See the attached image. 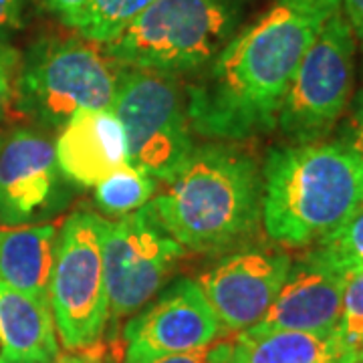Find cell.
<instances>
[{
  "label": "cell",
  "mask_w": 363,
  "mask_h": 363,
  "mask_svg": "<svg viewBox=\"0 0 363 363\" xmlns=\"http://www.w3.org/2000/svg\"><path fill=\"white\" fill-rule=\"evenodd\" d=\"M339 9V0H274L186 87L192 131L216 140H247L274 130L303 55Z\"/></svg>",
  "instance_id": "cell-1"
},
{
  "label": "cell",
  "mask_w": 363,
  "mask_h": 363,
  "mask_svg": "<svg viewBox=\"0 0 363 363\" xmlns=\"http://www.w3.org/2000/svg\"><path fill=\"white\" fill-rule=\"evenodd\" d=\"M260 176V222L281 247L319 245L363 206V160L337 140L274 147Z\"/></svg>",
  "instance_id": "cell-2"
},
{
  "label": "cell",
  "mask_w": 363,
  "mask_h": 363,
  "mask_svg": "<svg viewBox=\"0 0 363 363\" xmlns=\"http://www.w3.org/2000/svg\"><path fill=\"white\" fill-rule=\"evenodd\" d=\"M145 206L184 248L214 255L245 245L262 220V176L245 152L202 145Z\"/></svg>",
  "instance_id": "cell-3"
},
{
  "label": "cell",
  "mask_w": 363,
  "mask_h": 363,
  "mask_svg": "<svg viewBox=\"0 0 363 363\" xmlns=\"http://www.w3.org/2000/svg\"><path fill=\"white\" fill-rule=\"evenodd\" d=\"M238 18L236 0H154L104 51L121 69L176 77L210 65Z\"/></svg>",
  "instance_id": "cell-4"
},
{
  "label": "cell",
  "mask_w": 363,
  "mask_h": 363,
  "mask_svg": "<svg viewBox=\"0 0 363 363\" xmlns=\"http://www.w3.org/2000/svg\"><path fill=\"white\" fill-rule=\"evenodd\" d=\"M121 69L87 39H40L14 85L16 107L47 130H63L81 109H111Z\"/></svg>",
  "instance_id": "cell-5"
},
{
  "label": "cell",
  "mask_w": 363,
  "mask_h": 363,
  "mask_svg": "<svg viewBox=\"0 0 363 363\" xmlns=\"http://www.w3.org/2000/svg\"><path fill=\"white\" fill-rule=\"evenodd\" d=\"M111 111L125 131L131 166L156 182L176 180L196 150L176 77L121 69Z\"/></svg>",
  "instance_id": "cell-6"
},
{
  "label": "cell",
  "mask_w": 363,
  "mask_h": 363,
  "mask_svg": "<svg viewBox=\"0 0 363 363\" xmlns=\"http://www.w3.org/2000/svg\"><path fill=\"white\" fill-rule=\"evenodd\" d=\"M57 335L67 350L93 347L109 321L104 271V218L71 214L57 234L49 283Z\"/></svg>",
  "instance_id": "cell-7"
},
{
  "label": "cell",
  "mask_w": 363,
  "mask_h": 363,
  "mask_svg": "<svg viewBox=\"0 0 363 363\" xmlns=\"http://www.w3.org/2000/svg\"><path fill=\"white\" fill-rule=\"evenodd\" d=\"M355 40L350 21L339 9L303 55L277 116V128L291 143L321 142L347 111Z\"/></svg>",
  "instance_id": "cell-8"
},
{
  "label": "cell",
  "mask_w": 363,
  "mask_h": 363,
  "mask_svg": "<svg viewBox=\"0 0 363 363\" xmlns=\"http://www.w3.org/2000/svg\"><path fill=\"white\" fill-rule=\"evenodd\" d=\"M182 255L184 247L157 224L147 206L116 222L104 220L109 321L117 323L145 307Z\"/></svg>",
  "instance_id": "cell-9"
},
{
  "label": "cell",
  "mask_w": 363,
  "mask_h": 363,
  "mask_svg": "<svg viewBox=\"0 0 363 363\" xmlns=\"http://www.w3.org/2000/svg\"><path fill=\"white\" fill-rule=\"evenodd\" d=\"M220 333L200 285L192 279H178L125 325V363H150L202 350Z\"/></svg>",
  "instance_id": "cell-10"
},
{
  "label": "cell",
  "mask_w": 363,
  "mask_h": 363,
  "mask_svg": "<svg viewBox=\"0 0 363 363\" xmlns=\"http://www.w3.org/2000/svg\"><path fill=\"white\" fill-rule=\"evenodd\" d=\"M65 176L55 143L35 130H16L0 147V224L26 226L65 204Z\"/></svg>",
  "instance_id": "cell-11"
},
{
  "label": "cell",
  "mask_w": 363,
  "mask_h": 363,
  "mask_svg": "<svg viewBox=\"0 0 363 363\" xmlns=\"http://www.w3.org/2000/svg\"><path fill=\"white\" fill-rule=\"evenodd\" d=\"M291 262L283 250L250 247L208 269L198 285L220 323V331H245L259 323L285 283Z\"/></svg>",
  "instance_id": "cell-12"
},
{
  "label": "cell",
  "mask_w": 363,
  "mask_h": 363,
  "mask_svg": "<svg viewBox=\"0 0 363 363\" xmlns=\"http://www.w3.org/2000/svg\"><path fill=\"white\" fill-rule=\"evenodd\" d=\"M343 283L345 272L309 250L291 262L285 283L269 311L248 329L331 333L337 329L341 317Z\"/></svg>",
  "instance_id": "cell-13"
},
{
  "label": "cell",
  "mask_w": 363,
  "mask_h": 363,
  "mask_svg": "<svg viewBox=\"0 0 363 363\" xmlns=\"http://www.w3.org/2000/svg\"><path fill=\"white\" fill-rule=\"evenodd\" d=\"M55 154L67 180L85 188L130 164L125 131L111 109L77 111L57 138Z\"/></svg>",
  "instance_id": "cell-14"
},
{
  "label": "cell",
  "mask_w": 363,
  "mask_h": 363,
  "mask_svg": "<svg viewBox=\"0 0 363 363\" xmlns=\"http://www.w3.org/2000/svg\"><path fill=\"white\" fill-rule=\"evenodd\" d=\"M57 329L47 297H33L0 283V362L52 363Z\"/></svg>",
  "instance_id": "cell-15"
},
{
  "label": "cell",
  "mask_w": 363,
  "mask_h": 363,
  "mask_svg": "<svg viewBox=\"0 0 363 363\" xmlns=\"http://www.w3.org/2000/svg\"><path fill=\"white\" fill-rule=\"evenodd\" d=\"M226 363H363V357L339 337L337 329L331 333L245 329Z\"/></svg>",
  "instance_id": "cell-16"
},
{
  "label": "cell",
  "mask_w": 363,
  "mask_h": 363,
  "mask_svg": "<svg viewBox=\"0 0 363 363\" xmlns=\"http://www.w3.org/2000/svg\"><path fill=\"white\" fill-rule=\"evenodd\" d=\"M57 234L52 224L4 226L0 230V283L49 298Z\"/></svg>",
  "instance_id": "cell-17"
},
{
  "label": "cell",
  "mask_w": 363,
  "mask_h": 363,
  "mask_svg": "<svg viewBox=\"0 0 363 363\" xmlns=\"http://www.w3.org/2000/svg\"><path fill=\"white\" fill-rule=\"evenodd\" d=\"M157 182L131 164L95 186V202L109 216H125L143 208L156 194Z\"/></svg>",
  "instance_id": "cell-18"
},
{
  "label": "cell",
  "mask_w": 363,
  "mask_h": 363,
  "mask_svg": "<svg viewBox=\"0 0 363 363\" xmlns=\"http://www.w3.org/2000/svg\"><path fill=\"white\" fill-rule=\"evenodd\" d=\"M154 0H89L77 30L83 39L107 45Z\"/></svg>",
  "instance_id": "cell-19"
},
{
  "label": "cell",
  "mask_w": 363,
  "mask_h": 363,
  "mask_svg": "<svg viewBox=\"0 0 363 363\" xmlns=\"http://www.w3.org/2000/svg\"><path fill=\"white\" fill-rule=\"evenodd\" d=\"M313 250L343 272L363 269V206Z\"/></svg>",
  "instance_id": "cell-20"
},
{
  "label": "cell",
  "mask_w": 363,
  "mask_h": 363,
  "mask_svg": "<svg viewBox=\"0 0 363 363\" xmlns=\"http://www.w3.org/2000/svg\"><path fill=\"white\" fill-rule=\"evenodd\" d=\"M337 333L363 357V269L345 272Z\"/></svg>",
  "instance_id": "cell-21"
},
{
  "label": "cell",
  "mask_w": 363,
  "mask_h": 363,
  "mask_svg": "<svg viewBox=\"0 0 363 363\" xmlns=\"http://www.w3.org/2000/svg\"><path fill=\"white\" fill-rule=\"evenodd\" d=\"M18 69H21V52L6 43H0V119L13 104Z\"/></svg>",
  "instance_id": "cell-22"
},
{
  "label": "cell",
  "mask_w": 363,
  "mask_h": 363,
  "mask_svg": "<svg viewBox=\"0 0 363 363\" xmlns=\"http://www.w3.org/2000/svg\"><path fill=\"white\" fill-rule=\"evenodd\" d=\"M347 107H350V113L339 125L337 142L350 147L355 156L363 160V89L355 95L353 104Z\"/></svg>",
  "instance_id": "cell-23"
},
{
  "label": "cell",
  "mask_w": 363,
  "mask_h": 363,
  "mask_svg": "<svg viewBox=\"0 0 363 363\" xmlns=\"http://www.w3.org/2000/svg\"><path fill=\"white\" fill-rule=\"evenodd\" d=\"M230 350H233V343L222 341V343H210L202 350L160 357L156 362L150 363H226L230 357Z\"/></svg>",
  "instance_id": "cell-24"
},
{
  "label": "cell",
  "mask_w": 363,
  "mask_h": 363,
  "mask_svg": "<svg viewBox=\"0 0 363 363\" xmlns=\"http://www.w3.org/2000/svg\"><path fill=\"white\" fill-rule=\"evenodd\" d=\"M26 0H0V43L25 26Z\"/></svg>",
  "instance_id": "cell-25"
},
{
  "label": "cell",
  "mask_w": 363,
  "mask_h": 363,
  "mask_svg": "<svg viewBox=\"0 0 363 363\" xmlns=\"http://www.w3.org/2000/svg\"><path fill=\"white\" fill-rule=\"evenodd\" d=\"M43 4L51 11L63 25L77 28L79 21L89 4V0H43Z\"/></svg>",
  "instance_id": "cell-26"
},
{
  "label": "cell",
  "mask_w": 363,
  "mask_h": 363,
  "mask_svg": "<svg viewBox=\"0 0 363 363\" xmlns=\"http://www.w3.org/2000/svg\"><path fill=\"white\" fill-rule=\"evenodd\" d=\"M339 6L350 21L355 39L363 43V0H339Z\"/></svg>",
  "instance_id": "cell-27"
},
{
  "label": "cell",
  "mask_w": 363,
  "mask_h": 363,
  "mask_svg": "<svg viewBox=\"0 0 363 363\" xmlns=\"http://www.w3.org/2000/svg\"><path fill=\"white\" fill-rule=\"evenodd\" d=\"M52 363H101V359L93 351L79 350V353H67L63 357H57Z\"/></svg>",
  "instance_id": "cell-28"
},
{
  "label": "cell",
  "mask_w": 363,
  "mask_h": 363,
  "mask_svg": "<svg viewBox=\"0 0 363 363\" xmlns=\"http://www.w3.org/2000/svg\"><path fill=\"white\" fill-rule=\"evenodd\" d=\"M362 49H363V43H362Z\"/></svg>",
  "instance_id": "cell-29"
},
{
  "label": "cell",
  "mask_w": 363,
  "mask_h": 363,
  "mask_svg": "<svg viewBox=\"0 0 363 363\" xmlns=\"http://www.w3.org/2000/svg\"><path fill=\"white\" fill-rule=\"evenodd\" d=\"M0 363H4V362H0Z\"/></svg>",
  "instance_id": "cell-30"
}]
</instances>
